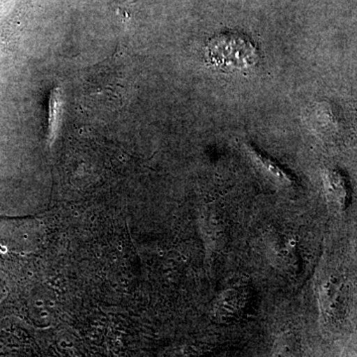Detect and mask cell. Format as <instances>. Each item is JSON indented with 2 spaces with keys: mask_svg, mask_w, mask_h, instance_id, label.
I'll list each match as a JSON object with an SVG mask.
<instances>
[{
  "mask_svg": "<svg viewBox=\"0 0 357 357\" xmlns=\"http://www.w3.org/2000/svg\"><path fill=\"white\" fill-rule=\"evenodd\" d=\"M248 301L246 285L234 283L223 289L218 295L213 307L215 318L222 324H229L243 314Z\"/></svg>",
  "mask_w": 357,
  "mask_h": 357,
  "instance_id": "obj_4",
  "label": "cell"
},
{
  "mask_svg": "<svg viewBox=\"0 0 357 357\" xmlns=\"http://www.w3.org/2000/svg\"><path fill=\"white\" fill-rule=\"evenodd\" d=\"M243 149L256 172L261 176L263 180L279 190H293L297 185V180L292 174L279 165L274 159L262 153L250 143L244 142Z\"/></svg>",
  "mask_w": 357,
  "mask_h": 357,
  "instance_id": "obj_3",
  "label": "cell"
},
{
  "mask_svg": "<svg viewBox=\"0 0 357 357\" xmlns=\"http://www.w3.org/2000/svg\"><path fill=\"white\" fill-rule=\"evenodd\" d=\"M263 245L272 266L290 275H296L300 271L299 244L294 234L268 229L263 234Z\"/></svg>",
  "mask_w": 357,
  "mask_h": 357,
  "instance_id": "obj_2",
  "label": "cell"
},
{
  "mask_svg": "<svg viewBox=\"0 0 357 357\" xmlns=\"http://www.w3.org/2000/svg\"><path fill=\"white\" fill-rule=\"evenodd\" d=\"M208 63L223 70H245L257 62L255 47L238 34H222L213 37L206 46Z\"/></svg>",
  "mask_w": 357,
  "mask_h": 357,
  "instance_id": "obj_1",
  "label": "cell"
},
{
  "mask_svg": "<svg viewBox=\"0 0 357 357\" xmlns=\"http://www.w3.org/2000/svg\"><path fill=\"white\" fill-rule=\"evenodd\" d=\"M321 180L326 202L335 211H344L349 203V187L347 178L335 167H325L321 170Z\"/></svg>",
  "mask_w": 357,
  "mask_h": 357,
  "instance_id": "obj_5",
  "label": "cell"
},
{
  "mask_svg": "<svg viewBox=\"0 0 357 357\" xmlns=\"http://www.w3.org/2000/svg\"><path fill=\"white\" fill-rule=\"evenodd\" d=\"M271 357H299L297 340L291 332H283L275 338Z\"/></svg>",
  "mask_w": 357,
  "mask_h": 357,
  "instance_id": "obj_7",
  "label": "cell"
},
{
  "mask_svg": "<svg viewBox=\"0 0 357 357\" xmlns=\"http://www.w3.org/2000/svg\"><path fill=\"white\" fill-rule=\"evenodd\" d=\"M357 357V356H356Z\"/></svg>",
  "mask_w": 357,
  "mask_h": 357,
  "instance_id": "obj_8",
  "label": "cell"
},
{
  "mask_svg": "<svg viewBox=\"0 0 357 357\" xmlns=\"http://www.w3.org/2000/svg\"><path fill=\"white\" fill-rule=\"evenodd\" d=\"M340 285L335 277H328L318 286V301L319 314L321 319L328 323L333 321L337 312Z\"/></svg>",
  "mask_w": 357,
  "mask_h": 357,
  "instance_id": "obj_6",
  "label": "cell"
}]
</instances>
